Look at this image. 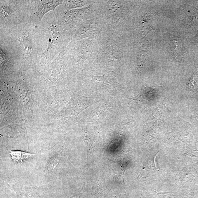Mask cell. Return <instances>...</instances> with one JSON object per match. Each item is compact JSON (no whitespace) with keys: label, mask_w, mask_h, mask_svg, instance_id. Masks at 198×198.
Segmentation results:
<instances>
[{"label":"cell","mask_w":198,"mask_h":198,"mask_svg":"<svg viewBox=\"0 0 198 198\" xmlns=\"http://www.w3.org/2000/svg\"><path fill=\"white\" fill-rule=\"evenodd\" d=\"M60 4V2L58 1L44 3L37 11V16L41 19L45 13L51 10H54L55 7Z\"/></svg>","instance_id":"cell-1"},{"label":"cell","mask_w":198,"mask_h":198,"mask_svg":"<svg viewBox=\"0 0 198 198\" xmlns=\"http://www.w3.org/2000/svg\"><path fill=\"white\" fill-rule=\"evenodd\" d=\"M197 85L196 78L194 76H192L188 84V90L190 92L193 91L196 88Z\"/></svg>","instance_id":"cell-4"},{"label":"cell","mask_w":198,"mask_h":198,"mask_svg":"<svg viewBox=\"0 0 198 198\" xmlns=\"http://www.w3.org/2000/svg\"><path fill=\"white\" fill-rule=\"evenodd\" d=\"M143 24H145V29L146 31V33L153 29L154 26L152 17L149 16L146 17L143 20Z\"/></svg>","instance_id":"cell-3"},{"label":"cell","mask_w":198,"mask_h":198,"mask_svg":"<svg viewBox=\"0 0 198 198\" xmlns=\"http://www.w3.org/2000/svg\"><path fill=\"white\" fill-rule=\"evenodd\" d=\"M192 21L195 23H198V14H195L192 16Z\"/></svg>","instance_id":"cell-5"},{"label":"cell","mask_w":198,"mask_h":198,"mask_svg":"<svg viewBox=\"0 0 198 198\" xmlns=\"http://www.w3.org/2000/svg\"><path fill=\"white\" fill-rule=\"evenodd\" d=\"M10 152L11 159L14 161L18 162H22L35 155L21 151H11Z\"/></svg>","instance_id":"cell-2"}]
</instances>
